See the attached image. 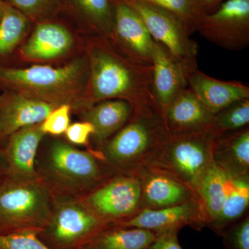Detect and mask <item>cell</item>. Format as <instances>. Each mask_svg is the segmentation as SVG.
I'll return each instance as SVG.
<instances>
[{
	"mask_svg": "<svg viewBox=\"0 0 249 249\" xmlns=\"http://www.w3.org/2000/svg\"><path fill=\"white\" fill-rule=\"evenodd\" d=\"M225 1L227 0H198L199 4L206 14L213 12Z\"/></svg>",
	"mask_w": 249,
	"mask_h": 249,
	"instance_id": "cell-35",
	"label": "cell"
},
{
	"mask_svg": "<svg viewBox=\"0 0 249 249\" xmlns=\"http://www.w3.org/2000/svg\"><path fill=\"white\" fill-rule=\"evenodd\" d=\"M114 6V26L110 35L120 45L126 56L152 65L155 40L140 16L124 0H112Z\"/></svg>",
	"mask_w": 249,
	"mask_h": 249,
	"instance_id": "cell-11",
	"label": "cell"
},
{
	"mask_svg": "<svg viewBox=\"0 0 249 249\" xmlns=\"http://www.w3.org/2000/svg\"><path fill=\"white\" fill-rule=\"evenodd\" d=\"M156 237L155 232L146 229L112 225L98 233L83 249H147Z\"/></svg>",
	"mask_w": 249,
	"mask_h": 249,
	"instance_id": "cell-24",
	"label": "cell"
},
{
	"mask_svg": "<svg viewBox=\"0 0 249 249\" xmlns=\"http://www.w3.org/2000/svg\"><path fill=\"white\" fill-rule=\"evenodd\" d=\"M228 175L214 161L198 183L196 194L206 217V227L217 219L227 195Z\"/></svg>",
	"mask_w": 249,
	"mask_h": 249,
	"instance_id": "cell-22",
	"label": "cell"
},
{
	"mask_svg": "<svg viewBox=\"0 0 249 249\" xmlns=\"http://www.w3.org/2000/svg\"><path fill=\"white\" fill-rule=\"evenodd\" d=\"M188 87L212 114L232 103L249 99V87L240 82L215 79L196 70L187 76Z\"/></svg>",
	"mask_w": 249,
	"mask_h": 249,
	"instance_id": "cell-18",
	"label": "cell"
},
{
	"mask_svg": "<svg viewBox=\"0 0 249 249\" xmlns=\"http://www.w3.org/2000/svg\"></svg>",
	"mask_w": 249,
	"mask_h": 249,
	"instance_id": "cell-39",
	"label": "cell"
},
{
	"mask_svg": "<svg viewBox=\"0 0 249 249\" xmlns=\"http://www.w3.org/2000/svg\"><path fill=\"white\" fill-rule=\"evenodd\" d=\"M111 226L82 196L54 194L48 222L38 236L52 249H81Z\"/></svg>",
	"mask_w": 249,
	"mask_h": 249,
	"instance_id": "cell-6",
	"label": "cell"
},
{
	"mask_svg": "<svg viewBox=\"0 0 249 249\" xmlns=\"http://www.w3.org/2000/svg\"><path fill=\"white\" fill-rule=\"evenodd\" d=\"M82 197L98 216L114 225L142 211V183L136 173H118Z\"/></svg>",
	"mask_w": 249,
	"mask_h": 249,
	"instance_id": "cell-9",
	"label": "cell"
},
{
	"mask_svg": "<svg viewBox=\"0 0 249 249\" xmlns=\"http://www.w3.org/2000/svg\"><path fill=\"white\" fill-rule=\"evenodd\" d=\"M70 111L71 106L69 104L60 105L55 107L40 124L42 132L53 136L65 134L70 126Z\"/></svg>",
	"mask_w": 249,
	"mask_h": 249,
	"instance_id": "cell-30",
	"label": "cell"
},
{
	"mask_svg": "<svg viewBox=\"0 0 249 249\" xmlns=\"http://www.w3.org/2000/svg\"><path fill=\"white\" fill-rule=\"evenodd\" d=\"M73 2L93 29L103 35H110L114 19L112 0H73Z\"/></svg>",
	"mask_w": 249,
	"mask_h": 249,
	"instance_id": "cell-26",
	"label": "cell"
},
{
	"mask_svg": "<svg viewBox=\"0 0 249 249\" xmlns=\"http://www.w3.org/2000/svg\"><path fill=\"white\" fill-rule=\"evenodd\" d=\"M140 16L152 38L168 49L186 73L197 69L198 45L184 22L173 13L140 0H124Z\"/></svg>",
	"mask_w": 249,
	"mask_h": 249,
	"instance_id": "cell-7",
	"label": "cell"
},
{
	"mask_svg": "<svg viewBox=\"0 0 249 249\" xmlns=\"http://www.w3.org/2000/svg\"><path fill=\"white\" fill-rule=\"evenodd\" d=\"M214 138L211 130L168 133L145 166L170 174L196 193L201 176L213 162Z\"/></svg>",
	"mask_w": 249,
	"mask_h": 249,
	"instance_id": "cell-5",
	"label": "cell"
},
{
	"mask_svg": "<svg viewBox=\"0 0 249 249\" xmlns=\"http://www.w3.org/2000/svg\"><path fill=\"white\" fill-rule=\"evenodd\" d=\"M0 249H52L34 231L0 233Z\"/></svg>",
	"mask_w": 249,
	"mask_h": 249,
	"instance_id": "cell-29",
	"label": "cell"
},
{
	"mask_svg": "<svg viewBox=\"0 0 249 249\" xmlns=\"http://www.w3.org/2000/svg\"><path fill=\"white\" fill-rule=\"evenodd\" d=\"M6 172V164H5L2 149H0V175Z\"/></svg>",
	"mask_w": 249,
	"mask_h": 249,
	"instance_id": "cell-36",
	"label": "cell"
},
{
	"mask_svg": "<svg viewBox=\"0 0 249 249\" xmlns=\"http://www.w3.org/2000/svg\"><path fill=\"white\" fill-rule=\"evenodd\" d=\"M213 116L188 87L165 109L162 119L168 134H186L211 130Z\"/></svg>",
	"mask_w": 249,
	"mask_h": 249,
	"instance_id": "cell-17",
	"label": "cell"
},
{
	"mask_svg": "<svg viewBox=\"0 0 249 249\" xmlns=\"http://www.w3.org/2000/svg\"><path fill=\"white\" fill-rule=\"evenodd\" d=\"M214 163L231 176L249 175V127L214 138Z\"/></svg>",
	"mask_w": 249,
	"mask_h": 249,
	"instance_id": "cell-19",
	"label": "cell"
},
{
	"mask_svg": "<svg viewBox=\"0 0 249 249\" xmlns=\"http://www.w3.org/2000/svg\"><path fill=\"white\" fill-rule=\"evenodd\" d=\"M196 31L206 40L227 50L242 51L249 45V0H227L206 14Z\"/></svg>",
	"mask_w": 249,
	"mask_h": 249,
	"instance_id": "cell-10",
	"label": "cell"
},
{
	"mask_svg": "<svg viewBox=\"0 0 249 249\" xmlns=\"http://www.w3.org/2000/svg\"><path fill=\"white\" fill-rule=\"evenodd\" d=\"M114 226L146 229L156 234L173 229L191 227L196 229L206 227V217L197 199L182 204L159 209H142L127 220Z\"/></svg>",
	"mask_w": 249,
	"mask_h": 249,
	"instance_id": "cell-12",
	"label": "cell"
},
{
	"mask_svg": "<svg viewBox=\"0 0 249 249\" xmlns=\"http://www.w3.org/2000/svg\"><path fill=\"white\" fill-rule=\"evenodd\" d=\"M163 8L181 19L191 34L196 31V26L205 14L198 0H140Z\"/></svg>",
	"mask_w": 249,
	"mask_h": 249,
	"instance_id": "cell-28",
	"label": "cell"
},
{
	"mask_svg": "<svg viewBox=\"0 0 249 249\" xmlns=\"http://www.w3.org/2000/svg\"><path fill=\"white\" fill-rule=\"evenodd\" d=\"M134 173L142 183V210L162 209L197 199L189 187L169 173L149 166Z\"/></svg>",
	"mask_w": 249,
	"mask_h": 249,
	"instance_id": "cell-13",
	"label": "cell"
},
{
	"mask_svg": "<svg viewBox=\"0 0 249 249\" xmlns=\"http://www.w3.org/2000/svg\"><path fill=\"white\" fill-rule=\"evenodd\" d=\"M134 113V107L128 101L106 100L90 107L85 114V119L92 124L93 137L101 146L128 122Z\"/></svg>",
	"mask_w": 249,
	"mask_h": 249,
	"instance_id": "cell-21",
	"label": "cell"
},
{
	"mask_svg": "<svg viewBox=\"0 0 249 249\" xmlns=\"http://www.w3.org/2000/svg\"><path fill=\"white\" fill-rule=\"evenodd\" d=\"M36 168L53 194L83 196L116 173L98 150L83 151L61 141L54 142Z\"/></svg>",
	"mask_w": 249,
	"mask_h": 249,
	"instance_id": "cell-2",
	"label": "cell"
},
{
	"mask_svg": "<svg viewBox=\"0 0 249 249\" xmlns=\"http://www.w3.org/2000/svg\"><path fill=\"white\" fill-rule=\"evenodd\" d=\"M85 60H76L58 68L34 65L26 69L0 68V81L39 93L37 97L57 106L68 104L62 93L73 88L87 69Z\"/></svg>",
	"mask_w": 249,
	"mask_h": 249,
	"instance_id": "cell-8",
	"label": "cell"
},
{
	"mask_svg": "<svg viewBox=\"0 0 249 249\" xmlns=\"http://www.w3.org/2000/svg\"><path fill=\"white\" fill-rule=\"evenodd\" d=\"M4 6L5 3L3 2L2 0H0V19L2 16L3 11H4Z\"/></svg>",
	"mask_w": 249,
	"mask_h": 249,
	"instance_id": "cell-37",
	"label": "cell"
},
{
	"mask_svg": "<svg viewBox=\"0 0 249 249\" xmlns=\"http://www.w3.org/2000/svg\"><path fill=\"white\" fill-rule=\"evenodd\" d=\"M73 45V37L63 26L42 23L37 26L23 47V55L34 60H48L66 54Z\"/></svg>",
	"mask_w": 249,
	"mask_h": 249,
	"instance_id": "cell-20",
	"label": "cell"
},
{
	"mask_svg": "<svg viewBox=\"0 0 249 249\" xmlns=\"http://www.w3.org/2000/svg\"><path fill=\"white\" fill-rule=\"evenodd\" d=\"M29 25L26 15L10 4H5L0 19V55L12 52L22 40Z\"/></svg>",
	"mask_w": 249,
	"mask_h": 249,
	"instance_id": "cell-25",
	"label": "cell"
},
{
	"mask_svg": "<svg viewBox=\"0 0 249 249\" xmlns=\"http://www.w3.org/2000/svg\"><path fill=\"white\" fill-rule=\"evenodd\" d=\"M225 200L217 219L211 226L219 235L242 219L249 206V175L231 176L228 175Z\"/></svg>",
	"mask_w": 249,
	"mask_h": 249,
	"instance_id": "cell-23",
	"label": "cell"
},
{
	"mask_svg": "<svg viewBox=\"0 0 249 249\" xmlns=\"http://www.w3.org/2000/svg\"><path fill=\"white\" fill-rule=\"evenodd\" d=\"M58 0H9L10 5L27 16L40 17L51 11Z\"/></svg>",
	"mask_w": 249,
	"mask_h": 249,
	"instance_id": "cell-32",
	"label": "cell"
},
{
	"mask_svg": "<svg viewBox=\"0 0 249 249\" xmlns=\"http://www.w3.org/2000/svg\"><path fill=\"white\" fill-rule=\"evenodd\" d=\"M94 133V127L88 121L70 124L65 132L69 142L74 145H88L89 139Z\"/></svg>",
	"mask_w": 249,
	"mask_h": 249,
	"instance_id": "cell-33",
	"label": "cell"
},
{
	"mask_svg": "<svg viewBox=\"0 0 249 249\" xmlns=\"http://www.w3.org/2000/svg\"><path fill=\"white\" fill-rule=\"evenodd\" d=\"M96 43L89 53L91 101L123 99L134 111L155 110L161 115L152 93V65L121 55L105 42Z\"/></svg>",
	"mask_w": 249,
	"mask_h": 249,
	"instance_id": "cell-1",
	"label": "cell"
},
{
	"mask_svg": "<svg viewBox=\"0 0 249 249\" xmlns=\"http://www.w3.org/2000/svg\"><path fill=\"white\" fill-rule=\"evenodd\" d=\"M2 131H1V124H0V139H2Z\"/></svg>",
	"mask_w": 249,
	"mask_h": 249,
	"instance_id": "cell-38",
	"label": "cell"
},
{
	"mask_svg": "<svg viewBox=\"0 0 249 249\" xmlns=\"http://www.w3.org/2000/svg\"><path fill=\"white\" fill-rule=\"evenodd\" d=\"M152 60V93L162 116L170 103L188 88V81L181 65L155 40Z\"/></svg>",
	"mask_w": 249,
	"mask_h": 249,
	"instance_id": "cell-15",
	"label": "cell"
},
{
	"mask_svg": "<svg viewBox=\"0 0 249 249\" xmlns=\"http://www.w3.org/2000/svg\"><path fill=\"white\" fill-rule=\"evenodd\" d=\"M222 235L227 249H249V215L231 226Z\"/></svg>",
	"mask_w": 249,
	"mask_h": 249,
	"instance_id": "cell-31",
	"label": "cell"
},
{
	"mask_svg": "<svg viewBox=\"0 0 249 249\" xmlns=\"http://www.w3.org/2000/svg\"><path fill=\"white\" fill-rule=\"evenodd\" d=\"M249 99L237 101L214 114L211 131L215 137L249 126Z\"/></svg>",
	"mask_w": 249,
	"mask_h": 249,
	"instance_id": "cell-27",
	"label": "cell"
},
{
	"mask_svg": "<svg viewBox=\"0 0 249 249\" xmlns=\"http://www.w3.org/2000/svg\"><path fill=\"white\" fill-rule=\"evenodd\" d=\"M45 134L40 124L28 126L11 134L2 149L6 173L25 180L40 178L36 168L37 151Z\"/></svg>",
	"mask_w": 249,
	"mask_h": 249,
	"instance_id": "cell-14",
	"label": "cell"
},
{
	"mask_svg": "<svg viewBox=\"0 0 249 249\" xmlns=\"http://www.w3.org/2000/svg\"><path fill=\"white\" fill-rule=\"evenodd\" d=\"M58 106L29 95L14 93L3 95L0 97V124L3 138L24 127L42 124Z\"/></svg>",
	"mask_w": 249,
	"mask_h": 249,
	"instance_id": "cell-16",
	"label": "cell"
},
{
	"mask_svg": "<svg viewBox=\"0 0 249 249\" xmlns=\"http://www.w3.org/2000/svg\"><path fill=\"white\" fill-rule=\"evenodd\" d=\"M54 194L40 178L25 180L0 175V233L40 232L48 222Z\"/></svg>",
	"mask_w": 249,
	"mask_h": 249,
	"instance_id": "cell-4",
	"label": "cell"
},
{
	"mask_svg": "<svg viewBox=\"0 0 249 249\" xmlns=\"http://www.w3.org/2000/svg\"><path fill=\"white\" fill-rule=\"evenodd\" d=\"M179 230L173 229L157 234L155 240L147 249H183L178 243Z\"/></svg>",
	"mask_w": 249,
	"mask_h": 249,
	"instance_id": "cell-34",
	"label": "cell"
},
{
	"mask_svg": "<svg viewBox=\"0 0 249 249\" xmlns=\"http://www.w3.org/2000/svg\"><path fill=\"white\" fill-rule=\"evenodd\" d=\"M167 134L158 111H134L98 152L101 160L116 173H134L147 164Z\"/></svg>",
	"mask_w": 249,
	"mask_h": 249,
	"instance_id": "cell-3",
	"label": "cell"
}]
</instances>
